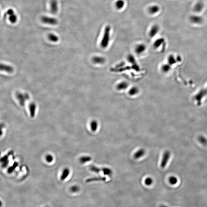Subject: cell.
<instances>
[{"mask_svg": "<svg viewBox=\"0 0 207 207\" xmlns=\"http://www.w3.org/2000/svg\"><path fill=\"white\" fill-rule=\"evenodd\" d=\"M110 26H106L105 28L103 37L100 43V45L102 48H106L109 45L110 39Z\"/></svg>", "mask_w": 207, "mask_h": 207, "instance_id": "obj_1", "label": "cell"}, {"mask_svg": "<svg viewBox=\"0 0 207 207\" xmlns=\"http://www.w3.org/2000/svg\"><path fill=\"white\" fill-rule=\"evenodd\" d=\"M16 96L20 104L22 106H25V102L30 99L29 95L26 93H23L20 92H17L16 93Z\"/></svg>", "mask_w": 207, "mask_h": 207, "instance_id": "obj_2", "label": "cell"}, {"mask_svg": "<svg viewBox=\"0 0 207 207\" xmlns=\"http://www.w3.org/2000/svg\"><path fill=\"white\" fill-rule=\"evenodd\" d=\"M41 22L44 24L47 25H56L58 23V20L56 18L49 16H43L41 17Z\"/></svg>", "mask_w": 207, "mask_h": 207, "instance_id": "obj_3", "label": "cell"}, {"mask_svg": "<svg viewBox=\"0 0 207 207\" xmlns=\"http://www.w3.org/2000/svg\"><path fill=\"white\" fill-rule=\"evenodd\" d=\"M207 95V92L206 89H202L197 93L195 95V99L198 102V104H200L201 103V101L202 99Z\"/></svg>", "mask_w": 207, "mask_h": 207, "instance_id": "obj_4", "label": "cell"}, {"mask_svg": "<svg viewBox=\"0 0 207 207\" xmlns=\"http://www.w3.org/2000/svg\"><path fill=\"white\" fill-rule=\"evenodd\" d=\"M170 152L168 151H166L164 152L163 154V158H162V162L161 163V167L162 168H164L166 166L168 162L169 159L170 158Z\"/></svg>", "mask_w": 207, "mask_h": 207, "instance_id": "obj_5", "label": "cell"}, {"mask_svg": "<svg viewBox=\"0 0 207 207\" xmlns=\"http://www.w3.org/2000/svg\"><path fill=\"white\" fill-rule=\"evenodd\" d=\"M0 71L11 73L14 72V69L11 66L3 63H0Z\"/></svg>", "mask_w": 207, "mask_h": 207, "instance_id": "obj_6", "label": "cell"}, {"mask_svg": "<svg viewBox=\"0 0 207 207\" xmlns=\"http://www.w3.org/2000/svg\"><path fill=\"white\" fill-rule=\"evenodd\" d=\"M146 50V46L143 44H139L135 48V51L138 55H141L144 53Z\"/></svg>", "mask_w": 207, "mask_h": 207, "instance_id": "obj_7", "label": "cell"}, {"mask_svg": "<svg viewBox=\"0 0 207 207\" xmlns=\"http://www.w3.org/2000/svg\"><path fill=\"white\" fill-rule=\"evenodd\" d=\"M50 11L51 13L56 14L58 10V2L56 0H51L50 3Z\"/></svg>", "mask_w": 207, "mask_h": 207, "instance_id": "obj_8", "label": "cell"}, {"mask_svg": "<svg viewBox=\"0 0 207 207\" xmlns=\"http://www.w3.org/2000/svg\"><path fill=\"white\" fill-rule=\"evenodd\" d=\"M92 61L95 64H102L106 62V59L104 57L101 56H95L93 57Z\"/></svg>", "mask_w": 207, "mask_h": 207, "instance_id": "obj_9", "label": "cell"}, {"mask_svg": "<svg viewBox=\"0 0 207 207\" xmlns=\"http://www.w3.org/2000/svg\"><path fill=\"white\" fill-rule=\"evenodd\" d=\"M30 115L32 118H33L35 116L36 110L37 109V105L34 102H31L29 105Z\"/></svg>", "mask_w": 207, "mask_h": 207, "instance_id": "obj_10", "label": "cell"}, {"mask_svg": "<svg viewBox=\"0 0 207 207\" xmlns=\"http://www.w3.org/2000/svg\"><path fill=\"white\" fill-rule=\"evenodd\" d=\"M129 87V84L126 81H122L116 85V88L118 91H124Z\"/></svg>", "mask_w": 207, "mask_h": 207, "instance_id": "obj_11", "label": "cell"}, {"mask_svg": "<svg viewBox=\"0 0 207 207\" xmlns=\"http://www.w3.org/2000/svg\"><path fill=\"white\" fill-rule=\"evenodd\" d=\"M159 28L157 25H154L152 27L149 32V36L151 38L154 37L158 33Z\"/></svg>", "mask_w": 207, "mask_h": 207, "instance_id": "obj_12", "label": "cell"}, {"mask_svg": "<svg viewBox=\"0 0 207 207\" xmlns=\"http://www.w3.org/2000/svg\"><path fill=\"white\" fill-rule=\"evenodd\" d=\"M191 21L194 24H201L203 21V19L200 16H193L190 17Z\"/></svg>", "mask_w": 207, "mask_h": 207, "instance_id": "obj_13", "label": "cell"}, {"mask_svg": "<svg viewBox=\"0 0 207 207\" xmlns=\"http://www.w3.org/2000/svg\"><path fill=\"white\" fill-rule=\"evenodd\" d=\"M70 170L68 168H66L62 171V175L61 176L60 179L62 181H64L68 177L70 174Z\"/></svg>", "mask_w": 207, "mask_h": 207, "instance_id": "obj_14", "label": "cell"}, {"mask_svg": "<svg viewBox=\"0 0 207 207\" xmlns=\"http://www.w3.org/2000/svg\"><path fill=\"white\" fill-rule=\"evenodd\" d=\"M139 89L136 86H133L129 90L128 93L131 96H135L139 93Z\"/></svg>", "mask_w": 207, "mask_h": 207, "instance_id": "obj_15", "label": "cell"}, {"mask_svg": "<svg viewBox=\"0 0 207 207\" xmlns=\"http://www.w3.org/2000/svg\"><path fill=\"white\" fill-rule=\"evenodd\" d=\"M145 153V150L140 149L135 153L133 156H134V158H135V159H138L143 157V156L144 155Z\"/></svg>", "mask_w": 207, "mask_h": 207, "instance_id": "obj_16", "label": "cell"}, {"mask_svg": "<svg viewBox=\"0 0 207 207\" xmlns=\"http://www.w3.org/2000/svg\"><path fill=\"white\" fill-rule=\"evenodd\" d=\"M167 61L168 64H170L171 66L175 64L177 62V57L172 55H169L168 57Z\"/></svg>", "mask_w": 207, "mask_h": 207, "instance_id": "obj_17", "label": "cell"}, {"mask_svg": "<svg viewBox=\"0 0 207 207\" xmlns=\"http://www.w3.org/2000/svg\"><path fill=\"white\" fill-rule=\"evenodd\" d=\"M106 179V178L105 177H96L89 178L86 180V182L89 183L95 181H104Z\"/></svg>", "mask_w": 207, "mask_h": 207, "instance_id": "obj_18", "label": "cell"}, {"mask_svg": "<svg viewBox=\"0 0 207 207\" xmlns=\"http://www.w3.org/2000/svg\"><path fill=\"white\" fill-rule=\"evenodd\" d=\"M160 10L159 7L157 5H154L150 7L148 9V12L150 13L154 14L158 12Z\"/></svg>", "mask_w": 207, "mask_h": 207, "instance_id": "obj_19", "label": "cell"}, {"mask_svg": "<svg viewBox=\"0 0 207 207\" xmlns=\"http://www.w3.org/2000/svg\"><path fill=\"white\" fill-rule=\"evenodd\" d=\"M92 158L91 156H83L79 158V162L82 164L86 163L91 160Z\"/></svg>", "mask_w": 207, "mask_h": 207, "instance_id": "obj_20", "label": "cell"}, {"mask_svg": "<svg viewBox=\"0 0 207 207\" xmlns=\"http://www.w3.org/2000/svg\"><path fill=\"white\" fill-rule=\"evenodd\" d=\"M171 66L170 64L166 63V64H163L161 67V70L163 72L167 73L171 70Z\"/></svg>", "mask_w": 207, "mask_h": 207, "instance_id": "obj_21", "label": "cell"}, {"mask_svg": "<svg viewBox=\"0 0 207 207\" xmlns=\"http://www.w3.org/2000/svg\"><path fill=\"white\" fill-rule=\"evenodd\" d=\"M164 39L163 38L157 39L155 41L154 43V47L156 48H158L160 47L161 45L164 44Z\"/></svg>", "mask_w": 207, "mask_h": 207, "instance_id": "obj_22", "label": "cell"}, {"mask_svg": "<svg viewBox=\"0 0 207 207\" xmlns=\"http://www.w3.org/2000/svg\"><path fill=\"white\" fill-rule=\"evenodd\" d=\"M98 124L97 122L95 120H92L90 124L91 130L93 132H95L97 130Z\"/></svg>", "mask_w": 207, "mask_h": 207, "instance_id": "obj_23", "label": "cell"}, {"mask_svg": "<svg viewBox=\"0 0 207 207\" xmlns=\"http://www.w3.org/2000/svg\"><path fill=\"white\" fill-rule=\"evenodd\" d=\"M48 39L50 41L56 43L59 41L58 37L56 34L53 33H50L48 34Z\"/></svg>", "mask_w": 207, "mask_h": 207, "instance_id": "obj_24", "label": "cell"}, {"mask_svg": "<svg viewBox=\"0 0 207 207\" xmlns=\"http://www.w3.org/2000/svg\"><path fill=\"white\" fill-rule=\"evenodd\" d=\"M204 5L201 2H198L195 5L194 8V10L196 12H200L203 9Z\"/></svg>", "mask_w": 207, "mask_h": 207, "instance_id": "obj_25", "label": "cell"}, {"mask_svg": "<svg viewBox=\"0 0 207 207\" xmlns=\"http://www.w3.org/2000/svg\"><path fill=\"white\" fill-rule=\"evenodd\" d=\"M102 171L103 174L106 175L111 176L112 174V171L109 168H102Z\"/></svg>", "mask_w": 207, "mask_h": 207, "instance_id": "obj_26", "label": "cell"}, {"mask_svg": "<svg viewBox=\"0 0 207 207\" xmlns=\"http://www.w3.org/2000/svg\"><path fill=\"white\" fill-rule=\"evenodd\" d=\"M124 5L125 3L123 0H118L116 3V8L118 9H122L124 7Z\"/></svg>", "mask_w": 207, "mask_h": 207, "instance_id": "obj_27", "label": "cell"}, {"mask_svg": "<svg viewBox=\"0 0 207 207\" xmlns=\"http://www.w3.org/2000/svg\"><path fill=\"white\" fill-rule=\"evenodd\" d=\"M9 19L10 22L12 24H14L17 22V17L15 13L9 15Z\"/></svg>", "mask_w": 207, "mask_h": 207, "instance_id": "obj_28", "label": "cell"}, {"mask_svg": "<svg viewBox=\"0 0 207 207\" xmlns=\"http://www.w3.org/2000/svg\"><path fill=\"white\" fill-rule=\"evenodd\" d=\"M89 169L91 171L97 173H99L100 171H102V168H100L93 165L91 166L90 167Z\"/></svg>", "mask_w": 207, "mask_h": 207, "instance_id": "obj_29", "label": "cell"}, {"mask_svg": "<svg viewBox=\"0 0 207 207\" xmlns=\"http://www.w3.org/2000/svg\"><path fill=\"white\" fill-rule=\"evenodd\" d=\"M169 181L171 185H175L178 182V179L176 177L172 176L169 178Z\"/></svg>", "mask_w": 207, "mask_h": 207, "instance_id": "obj_30", "label": "cell"}, {"mask_svg": "<svg viewBox=\"0 0 207 207\" xmlns=\"http://www.w3.org/2000/svg\"><path fill=\"white\" fill-rule=\"evenodd\" d=\"M198 140L199 141L202 145H207V139L205 137L201 136L199 137Z\"/></svg>", "mask_w": 207, "mask_h": 207, "instance_id": "obj_31", "label": "cell"}, {"mask_svg": "<svg viewBox=\"0 0 207 207\" xmlns=\"http://www.w3.org/2000/svg\"><path fill=\"white\" fill-rule=\"evenodd\" d=\"M70 189L72 193H75L79 191L80 190V188L77 185H74V186H71Z\"/></svg>", "mask_w": 207, "mask_h": 207, "instance_id": "obj_32", "label": "cell"}, {"mask_svg": "<svg viewBox=\"0 0 207 207\" xmlns=\"http://www.w3.org/2000/svg\"><path fill=\"white\" fill-rule=\"evenodd\" d=\"M145 183L147 186H150L153 183V180L150 177L147 178L145 180Z\"/></svg>", "mask_w": 207, "mask_h": 207, "instance_id": "obj_33", "label": "cell"}, {"mask_svg": "<svg viewBox=\"0 0 207 207\" xmlns=\"http://www.w3.org/2000/svg\"><path fill=\"white\" fill-rule=\"evenodd\" d=\"M45 159L46 161L48 163H51L53 161V157L50 154H48L46 156Z\"/></svg>", "mask_w": 207, "mask_h": 207, "instance_id": "obj_34", "label": "cell"}, {"mask_svg": "<svg viewBox=\"0 0 207 207\" xmlns=\"http://www.w3.org/2000/svg\"><path fill=\"white\" fill-rule=\"evenodd\" d=\"M2 201L0 200V207L2 206Z\"/></svg>", "mask_w": 207, "mask_h": 207, "instance_id": "obj_35", "label": "cell"}, {"mask_svg": "<svg viewBox=\"0 0 207 207\" xmlns=\"http://www.w3.org/2000/svg\"><path fill=\"white\" fill-rule=\"evenodd\" d=\"M160 207H168L167 206H166L165 205H161L160 206Z\"/></svg>", "mask_w": 207, "mask_h": 207, "instance_id": "obj_36", "label": "cell"}, {"mask_svg": "<svg viewBox=\"0 0 207 207\" xmlns=\"http://www.w3.org/2000/svg\"><path fill=\"white\" fill-rule=\"evenodd\" d=\"M205 89H206V90L207 92V86L206 87V88H205Z\"/></svg>", "mask_w": 207, "mask_h": 207, "instance_id": "obj_37", "label": "cell"}, {"mask_svg": "<svg viewBox=\"0 0 207 207\" xmlns=\"http://www.w3.org/2000/svg\"><path fill=\"white\" fill-rule=\"evenodd\" d=\"M0 14H1V13H0Z\"/></svg>", "mask_w": 207, "mask_h": 207, "instance_id": "obj_38", "label": "cell"}, {"mask_svg": "<svg viewBox=\"0 0 207 207\" xmlns=\"http://www.w3.org/2000/svg\"></svg>", "mask_w": 207, "mask_h": 207, "instance_id": "obj_39", "label": "cell"}]
</instances>
